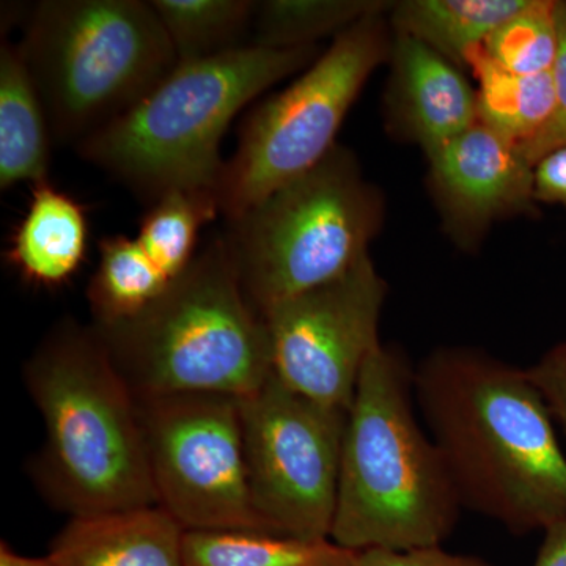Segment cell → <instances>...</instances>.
<instances>
[{
  "label": "cell",
  "mask_w": 566,
  "mask_h": 566,
  "mask_svg": "<svg viewBox=\"0 0 566 566\" xmlns=\"http://www.w3.org/2000/svg\"><path fill=\"white\" fill-rule=\"evenodd\" d=\"M387 283L370 253L333 281L264 312L274 375L296 392L352 408L360 371L381 345Z\"/></svg>",
  "instance_id": "8fae6325"
},
{
  "label": "cell",
  "mask_w": 566,
  "mask_h": 566,
  "mask_svg": "<svg viewBox=\"0 0 566 566\" xmlns=\"http://www.w3.org/2000/svg\"><path fill=\"white\" fill-rule=\"evenodd\" d=\"M356 566H493L482 558L450 553L444 546L411 551L370 549L357 553Z\"/></svg>",
  "instance_id": "4316f807"
},
{
  "label": "cell",
  "mask_w": 566,
  "mask_h": 566,
  "mask_svg": "<svg viewBox=\"0 0 566 566\" xmlns=\"http://www.w3.org/2000/svg\"><path fill=\"white\" fill-rule=\"evenodd\" d=\"M0 566H61L57 564V562L54 560L48 554L46 557H29V556H22V554L17 553V551L13 549L9 545V543L3 539L2 543H0Z\"/></svg>",
  "instance_id": "f546056e"
},
{
  "label": "cell",
  "mask_w": 566,
  "mask_h": 566,
  "mask_svg": "<svg viewBox=\"0 0 566 566\" xmlns=\"http://www.w3.org/2000/svg\"><path fill=\"white\" fill-rule=\"evenodd\" d=\"M528 3L531 0H405L394 3L390 22L395 32L427 44L458 69H468L469 55Z\"/></svg>",
  "instance_id": "e0dca14e"
},
{
  "label": "cell",
  "mask_w": 566,
  "mask_h": 566,
  "mask_svg": "<svg viewBox=\"0 0 566 566\" xmlns=\"http://www.w3.org/2000/svg\"><path fill=\"white\" fill-rule=\"evenodd\" d=\"M87 210L50 180L31 189L28 210L3 252V260L22 282L57 290L73 281L87 259Z\"/></svg>",
  "instance_id": "9a60e30c"
},
{
  "label": "cell",
  "mask_w": 566,
  "mask_h": 566,
  "mask_svg": "<svg viewBox=\"0 0 566 566\" xmlns=\"http://www.w3.org/2000/svg\"><path fill=\"white\" fill-rule=\"evenodd\" d=\"M534 566H566V521L543 532V543Z\"/></svg>",
  "instance_id": "f1b7e54d"
},
{
  "label": "cell",
  "mask_w": 566,
  "mask_h": 566,
  "mask_svg": "<svg viewBox=\"0 0 566 566\" xmlns=\"http://www.w3.org/2000/svg\"><path fill=\"white\" fill-rule=\"evenodd\" d=\"M483 52L494 65L510 73H551L558 52L556 0H531L526 9L488 36Z\"/></svg>",
  "instance_id": "cb8c5ba5"
},
{
  "label": "cell",
  "mask_w": 566,
  "mask_h": 566,
  "mask_svg": "<svg viewBox=\"0 0 566 566\" xmlns=\"http://www.w3.org/2000/svg\"><path fill=\"white\" fill-rule=\"evenodd\" d=\"M18 46L52 139L74 147L133 109L178 65L144 0H43Z\"/></svg>",
  "instance_id": "8992f818"
},
{
  "label": "cell",
  "mask_w": 566,
  "mask_h": 566,
  "mask_svg": "<svg viewBox=\"0 0 566 566\" xmlns=\"http://www.w3.org/2000/svg\"><path fill=\"white\" fill-rule=\"evenodd\" d=\"M318 55V46L251 43L178 63L133 109L81 142L77 155L150 205L178 189L216 192L226 166L222 139L238 112Z\"/></svg>",
  "instance_id": "277c9868"
},
{
  "label": "cell",
  "mask_w": 566,
  "mask_h": 566,
  "mask_svg": "<svg viewBox=\"0 0 566 566\" xmlns=\"http://www.w3.org/2000/svg\"><path fill=\"white\" fill-rule=\"evenodd\" d=\"M44 424L31 474L70 517L158 505L132 387L92 324H55L25 363Z\"/></svg>",
  "instance_id": "7a4b0ae2"
},
{
  "label": "cell",
  "mask_w": 566,
  "mask_h": 566,
  "mask_svg": "<svg viewBox=\"0 0 566 566\" xmlns=\"http://www.w3.org/2000/svg\"><path fill=\"white\" fill-rule=\"evenodd\" d=\"M134 397L158 505L185 531L274 534L252 502L241 398L221 394Z\"/></svg>",
  "instance_id": "9c48e42d"
},
{
  "label": "cell",
  "mask_w": 566,
  "mask_h": 566,
  "mask_svg": "<svg viewBox=\"0 0 566 566\" xmlns=\"http://www.w3.org/2000/svg\"><path fill=\"white\" fill-rule=\"evenodd\" d=\"M381 221V196L356 156L337 145L314 169L229 219L223 240L263 315L348 271L367 255Z\"/></svg>",
  "instance_id": "52a82bcc"
},
{
  "label": "cell",
  "mask_w": 566,
  "mask_h": 566,
  "mask_svg": "<svg viewBox=\"0 0 566 566\" xmlns=\"http://www.w3.org/2000/svg\"><path fill=\"white\" fill-rule=\"evenodd\" d=\"M390 51L385 13L364 18L335 36L285 91L249 112L216 188L226 221L314 169L337 147L346 114Z\"/></svg>",
  "instance_id": "ba28073f"
},
{
  "label": "cell",
  "mask_w": 566,
  "mask_h": 566,
  "mask_svg": "<svg viewBox=\"0 0 566 566\" xmlns=\"http://www.w3.org/2000/svg\"><path fill=\"white\" fill-rule=\"evenodd\" d=\"M461 504L417 415L415 370L379 345L348 411L331 539L353 551L442 546Z\"/></svg>",
  "instance_id": "3957f363"
},
{
  "label": "cell",
  "mask_w": 566,
  "mask_h": 566,
  "mask_svg": "<svg viewBox=\"0 0 566 566\" xmlns=\"http://www.w3.org/2000/svg\"><path fill=\"white\" fill-rule=\"evenodd\" d=\"M253 506L277 535L331 538L348 411L319 403L274 374L241 398Z\"/></svg>",
  "instance_id": "30bf717a"
},
{
  "label": "cell",
  "mask_w": 566,
  "mask_h": 566,
  "mask_svg": "<svg viewBox=\"0 0 566 566\" xmlns=\"http://www.w3.org/2000/svg\"><path fill=\"white\" fill-rule=\"evenodd\" d=\"M52 133L20 46L0 48V188L48 180Z\"/></svg>",
  "instance_id": "2e32d148"
},
{
  "label": "cell",
  "mask_w": 566,
  "mask_h": 566,
  "mask_svg": "<svg viewBox=\"0 0 566 566\" xmlns=\"http://www.w3.org/2000/svg\"><path fill=\"white\" fill-rule=\"evenodd\" d=\"M415 398L461 509L513 535L566 521V455L527 370L438 348L415 368Z\"/></svg>",
  "instance_id": "6da1fadb"
},
{
  "label": "cell",
  "mask_w": 566,
  "mask_h": 566,
  "mask_svg": "<svg viewBox=\"0 0 566 566\" xmlns=\"http://www.w3.org/2000/svg\"><path fill=\"white\" fill-rule=\"evenodd\" d=\"M99 262L87 285L93 326L107 327L140 314L169 286L136 238L99 240Z\"/></svg>",
  "instance_id": "ffe728a7"
},
{
  "label": "cell",
  "mask_w": 566,
  "mask_h": 566,
  "mask_svg": "<svg viewBox=\"0 0 566 566\" xmlns=\"http://www.w3.org/2000/svg\"><path fill=\"white\" fill-rule=\"evenodd\" d=\"M219 214L214 191H170L145 212L136 240L172 282L196 259L200 230Z\"/></svg>",
  "instance_id": "603a6c76"
},
{
  "label": "cell",
  "mask_w": 566,
  "mask_h": 566,
  "mask_svg": "<svg viewBox=\"0 0 566 566\" xmlns=\"http://www.w3.org/2000/svg\"><path fill=\"white\" fill-rule=\"evenodd\" d=\"M526 370L566 439V338Z\"/></svg>",
  "instance_id": "484cf974"
},
{
  "label": "cell",
  "mask_w": 566,
  "mask_h": 566,
  "mask_svg": "<svg viewBox=\"0 0 566 566\" xmlns=\"http://www.w3.org/2000/svg\"><path fill=\"white\" fill-rule=\"evenodd\" d=\"M556 22L558 52L556 65L553 69L557 95L556 112L545 132L520 150L532 166L554 148L566 145V2L560 0H556Z\"/></svg>",
  "instance_id": "d4e9b609"
},
{
  "label": "cell",
  "mask_w": 566,
  "mask_h": 566,
  "mask_svg": "<svg viewBox=\"0 0 566 566\" xmlns=\"http://www.w3.org/2000/svg\"><path fill=\"white\" fill-rule=\"evenodd\" d=\"M534 196L535 202L560 205L566 210V145L535 163Z\"/></svg>",
  "instance_id": "83f0119b"
},
{
  "label": "cell",
  "mask_w": 566,
  "mask_h": 566,
  "mask_svg": "<svg viewBox=\"0 0 566 566\" xmlns=\"http://www.w3.org/2000/svg\"><path fill=\"white\" fill-rule=\"evenodd\" d=\"M385 0H268L256 2L255 39L268 50L316 46L324 36H338L371 14L392 10Z\"/></svg>",
  "instance_id": "7402d4cb"
},
{
  "label": "cell",
  "mask_w": 566,
  "mask_h": 566,
  "mask_svg": "<svg viewBox=\"0 0 566 566\" xmlns=\"http://www.w3.org/2000/svg\"><path fill=\"white\" fill-rule=\"evenodd\" d=\"M181 524L161 505L70 517L50 556L61 566H185Z\"/></svg>",
  "instance_id": "5bb4252c"
},
{
  "label": "cell",
  "mask_w": 566,
  "mask_h": 566,
  "mask_svg": "<svg viewBox=\"0 0 566 566\" xmlns=\"http://www.w3.org/2000/svg\"><path fill=\"white\" fill-rule=\"evenodd\" d=\"M468 69L476 80L479 123L512 142L521 150L536 139L556 112L557 95L553 71L521 76L499 69L483 52H472Z\"/></svg>",
  "instance_id": "ac0fdd59"
},
{
  "label": "cell",
  "mask_w": 566,
  "mask_h": 566,
  "mask_svg": "<svg viewBox=\"0 0 566 566\" xmlns=\"http://www.w3.org/2000/svg\"><path fill=\"white\" fill-rule=\"evenodd\" d=\"M93 327L134 395L245 398L274 374L266 322L245 296L223 237L139 315Z\"/></svg>",
  "instance_id": "5b68a950"
},
{
  "label": "cell",
  "mask_w": 566,
  "mask_h": 566,
  "mask_svg": "<svg viewBox=\"0 0 566 566\" xmlns=\"http://www.w3.org/2000/svg\"><path fill=\"white\" fill-rule=\"evenodd\" d=\"M428 161L436 200L460 241H474L491 223L534 207V166L482 123Z\"/></svg>",
  "instance_id": "7c38bea8"
},
{
  "label": "cell",
  "mask_w": 566,
  "mask_h": 566,
  "mask_svg": "<svg viewBox=\"0 0 566 566\" xmlns=\"http://www.w3.org/2000/svg\"><path fill=\"white\" fill-rule=\"evenodd\" d=\"M178 63L205 61L245 46L256 2L252 0H150Z\"/></svg>",
  "instance_id": "44dd1931"
},
{
  "label": "cell",
  "mask_w": 566,
  "mask_h": 566,
  "mask_svg": "<svg viewBox=\"0 0 566 566\" xmlns=\"http://www.w3.org/2000/svg\"><path fill=\"white\" fill-rule=\"evenodd\" d=\"M389 61L390 117L427 158L479 123L475 88L427 44L395 32Z\"/></svg>",
  "instance_id": "4fadbf2b"
},
{
  "label": "cell",
  "mask_w": 566,
  "mask_h": 566,
  "mask_svg": "<svg viewBox=\"0 0 566 566\" xmlns=\"http://www.w3.org/2000/svg\"><path fill=\"white\" fill-rule=\"evenodd\" d=\"M357 553L331 538L243 531H186L185 566H356Z\"/></svg>",
  "instance_id": "d6986e66"
}]
</instances>
